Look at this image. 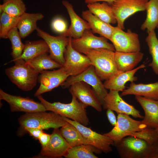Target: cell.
Listing matches in <instances>:
<instances>
[{
	"label": "cell",
	"instance_id": "6da1fadb",
	"mask_svg": "<svg viewBox=\"0 0 158 158\" xmlns=\"http://www.w3.org/2000/svg\"><path fill=\"white\" fill-rule=\"evenodd\" d=\"M20 127L18 131L19 136L25 133V129L28 128H35L42 130L59 128L68 122L63 117L54 112L46 111L25 113L18 119Z\"/></svg>",
	"mask_w": 158,
	"mask_h": 158
},
{
	"label": "cell",
	"instance_id": "7a4b0ae2",
	"mask_svg": "<svg viewBox=\"0 0 158 158\" xmlns=\"http://www.w3.org/2000/svg\"><path fill=\"white\" fill-rule=\"evenodd\" d=\"M72 96L71 101L68 104L59 102L51 103L44 98L42 95L37 97L47 111L53 112L86 126L89 122L86 109L87 107L80 103L75 96Z\"/></svg>",
	"mask_w": 158,
	"mask_h": 158
},
{
	"label": "cell",
	"instance_id": "3957f363",
	"mask_svg": "<svg viewBox=\"0 0 158 158\" xmlns=\"http://www.w3.org/2000/svg\"><path fill=\"white\" fill-rule=\"evenodd\" d=\"M13 66L5 70V73L9 80L22 90H32L37 85L40 73L24 60L14 61Z\"/></svg>",
	"mask_w": 158,
	"mask_h": 158
},
{
	"label": "cell",
	"instance_id": "277c9868",
	"mask_svg": "<svg viewBox=\"0 0 158 158\" xmlns=\"http://www.w3.org/2000/svg\"><path fill=\"white\" fill-rule=\"evenodd\" d=\"M114 52L99 48L90 50L85 54L102 80H108L118 71L115 61Z\"/></svg>",
	"mask_w": 158,
	"mask_h": 158
},
{
	"label": "cell",
	"instance_id": "5b68a950",
	"mask_svg": "<svg viewBox=\"0 0 158 158\" xmlns=\"http://www.w3.org/2000/svg\"><path fill=\"white\" fill-rule=\"evenodd\" d=\"M114 146L121 158H150L152 151L151 144L133 136L114 142Z\"/></svg>",
	"mask_w": 158,
	"mask_h": 158
},
{
	"label": "cell",
	"instance_id": "8992f818",
	"mask_svg": "<svg viewBox=\"0 0 158 158\" xmlns=\"http://www.w3.org/2000/svg\"><path fill=\"white\" fill-rule=\"evenodd\" d=\"M102 81L97 74L94 67L92 65L81 73L69 76L61 86L63 88H66L76 82H84L92 87L102 106L108 92Z\"/></svg>",
	"mask_w": 158,
	"mask_h": 158
},
{
	"label": "cell",
	"instance_id": "52a82bcc",
	"mask_svg": "<svg viewBox=\"0 0 158 158\" xmlns=\"http://www.w3.org/2000/svg\"><path fill=\"white\" fill-rule=\"evenodd\" d=\"M147 127L141 121L134 120L126 114H118L116 125L111 131L103 134L114 142L131 135L135 132L143 130Z\"/></svg>",
	"mask_w": 158,
	"mask_h": 158
},
{
	"label": "cell",
	"instance_id": "ba28073f",
	"mask_svg": "<svg viewBox=\"0 0 158 158\" xmlns=\"http://www.w3.org/2000/svg\"><path fill=\"white\" fill-rule=\"evenodd\" d=\"M149 0H116L110 4L116 20L117 27L123 30L126 19L137 12L145 11Z\"/></svg>",
	"mask_w": 158,
	"mask_h": 158
},
{
	"label": "cell",
	"instance_id": "9c48e42d",
	"mask_svg": "<svg viewBox=\"0 0 158 158\" xmlns=\"http://www.w3.org/2000/svg\"><path fill=\"white\" fill-rule=\"evenodd\" d=\"M93 34L91 29L87 30L80 37L75 39L72 38V47L77 51L85 55L90 50L99 48L115 51L113 44L108 42V39L103 36L97 37Z\"/></svg>",
	"mask_w": 158,
	"mask_h": 158
},
{
	"label": "cell",
	"instance_id": "30bf717a",
	"mask_svg": "<svg viewBox=\"0 0 158 158\" xmlns=\"http://www.w3.org/2000/svg\"><path fill=\"white\" fill-rule=\"evenodd\" d=\"M110 41L115 51L124 52L140 51L138 35L130 30L126 32L118 27H115Z\"/></svg>",
	"mask_w": 158,
	"mask_h": 158
},
{
	"label": "cell",
	"instance_id": "8fae6325",
	"mask_svg": "<svg viewBox=\"0 0 158 158\" xmlns=\"http://www.w3.org/2000/svg\"><path fill=\"white\" fill-rule=\"evenodd\" d=\"M63 117L66 121L73 125L79 130L86 144L92 145L105 153L112 151L111 146L114 145V142L110 138L103 134L97 133L90 128L76 121L66 117Z\"/></svg>",
	"mask_w": 158,
	"mask_h": 158
},
{
	"label": "cell",
	"instance_id": "7c38bea8",
	"mask_svg": "<svg viewBox=\"0 0 158 158\" xmlns=\"http://www.w3.org/2000/svg\"><path fill=\"white\" fill-rule=\"evenodd\" d=\"M69 41L64 54L65 62L63 66L70 76L78 75L92 65L88 57L74 49L71 45L72 38Z\"/></svg>",
	"mask_w": 158,
	"mask_h": 158
},
{
	"label": "cell",
	"instance_id": "4fadbf2b",
	"mask_svg": "<svg viewBox=\"0 0 158 158\" xmlns=\"http://www.w3.org/2000/svg\"><path fill=\"white\" fill-rule=\"evenodd\" d=\"M0 100H4L9 104L12 112H23L25 113L46 111L40 102H36L29 97L11 95L0 89Z\"/></svg>",
	"mask_w": 158,
	"mask_h": 158
},
{
	"label": "cell",
	"instance_id": "5bb4252c",
	"mask_svg": "<svg viewBox=\"0 0 158 158\" xmlns=\"http://www.w3.org/2000/svg\"><path fill=\"white\" fill-rule=\"evenodd\" d=\"M37 35L46 42L49 49V55L54 60L63 66L64 54L69 41V37L60 35L54 36L37 27Z\"/></svg>",
	"mask_w": 158,
	"mask_h": 158
},
{
	"label": "cell",
	"instance_id": "9a60e30c",
	"mask_svg": "<svg viewBox=\"0 0 158 158\" xmlns=\"http://www.w3.org/2000/svg\"><path fill=\"white\" fill-rule=\"evenodd\" d=\"M69 76L63 66L57 70L42 71L38 78L40 85L35 92L34 96L37 97L61 86Z\"/></svg>",
	"mask_w": 158,
	"mask_h": 158
},
{
	"label": "cell",
	"instance_id": "2e32d148",
	"mask_svg": "<svg viewBox=\"0 0 158 158\" xmlns=\"http://www.w3.org/2000/svg\"><path fill=\"white\" fill-rule=\"evenodd\" d=\"M119 91L110 90L104 97L102 105L104 109H110L118 114L131 115L135 118H143L144 116L134 107L124 100Z\"/></svg>",
	"mask_w": 158,
	"mask_h": 158
},
{
	"label": "cell",
	"instance_id": "e0dca14e",
	"mask_svg": "<svg viewBox=\"0 0 158 158\" xmlns=\"http://www.w3.org/2000/svg\"><path fill=\"white\" fill-rule=\"evenodd\" d=\"M90 86L84 82H77L71 85L69 90L71 95L75 96L80 103L101 112L102 110V104Z\"/></svg>",
	"mask_w": 158,
	"mask_h": 158
},
{
	"label": "cell",
	"instance_id": "ac0fdd59",
	"mask_svg": "<svg viewBox=\"0 0 158 158\" xmlns=\"http://www.w3.org/2000/svg\"><path fill=\"white\" fill-rule=\"evenodd\" d=\"M59 128L54 129L49 143L46 147L42 148L38 157L55 158L65 157L71 147Z\"/></svg>",
	"mask_w": 158,
	"mask_h": 158
},
{
	"label": "cell",
	"instance_id": "d6986e66",
	"mask_svg": "<svg viewBox=\"0 0 158 158\" xmlns=\"http://www.w3.org/2000/svg\"><path fill=\"white\" fill-rule=\"evenodd\" d=\"M62 4L67 10L71 22L69 28L63 35L74 39L80 37L85 30L90 29L89 23L76 13L72 5L68 1H63Z\"/></svg>",
	"mask_w": 158,
	"mask_h": 158
},
{
	"label": "cell",
	"instance_id": "ffe728a7",
	"mask_svg": "<svg viewBox=\"0 0 158 158\" xmlns=\"http://www.w3.org/2000/svg\"><path fill=\"white\" fill-rule=\"evenodd\" d=\"M135 98L144 112L142 123L149 128H158V100L140 96H135Z\"/></svg>",
	"mask_w": 158,
	"mask_h": 158
},
{
	"label": "cell",
	"instance_id": "44dd1931",
	"mask_svg": "<svg viewBox=\"0 0 158 158\" xmlns=\"http://www.w3.org/2000/svg\"><path fill=\"white\" fill-rule=\"evenodd\" d=\"M145 65L142 64L133 69L128 71H119L104 83L105 87L107 89L122 92L125 89V85L128 82L135 81L138 80L135 74L139 70L144 68Z\"/></svg>",
	"mask_w": 158,
	"mask_h": 158
},
{
	"label": "cell",
	"instance_id": "7402d4cb",
	"mask_svg": "<svg viewBox=\"0 0 158 158\" xmlns=\"http://www.w3.org/2000/svg\"><path fill=\"white\" fill-rule=\"evenodd\" d=\"M82 16L89 23L93 33H97L110 40L115 27L103 21L88 10L83 11Z\"/></svg>",
	"mask_w": 158,
	"mask_h": 158
},
{
	"label": "cell",
	"instance_id": "603a6c76",
	"mask_svg": "<svg viewBox=\"0 0 158 158\" xmlns=\"http://www.w3.org/2000/svg\"><path fill=\"white\" fill-rule=\"evenodd\" d=\"M129 95L140 96L158 100V82L148 84H136L131 82L129 87L124 90L121 96Z\"/></svg>",
	"mask_w": 158,
	"mask_h": 158
},
{
	"label": "cell",
	"instance_id": "cb8c5ba5",
	"mask_svg": "<svg viewBox=\"0 0 158 158\" xmlns=\"http://www.w3.org/2000/svg\"><path fill=\"white\" fill-rule=\"evenodd\" d=\"M144 54L140 52H124L115 51L114 58L118 71L126 72L134 69L141 61Z\"/></svg>",
	"mask_w": 158,
	"mask_h": 158
},
{
	"label": "cell",
	"instance_id": "d4e9b609",
	"mask_svg": "<svg viewBox=\"0 0 158 158\" xmlns=\"http://www.w3.org/2000/svg\"><path fill=\"white\" fill-rule=\"evenodd\" d=\"M44 18L41 13H24L20 17L17 27L22 38L28 37L37 28L38 21Z\"/></svg>",
	"mask_w": 158,
	"mask_h": 158
},
{
	"label": "cell",
	"instance_id": "484cf974",
	"mask_svg": "<svg viewBox=\"0 0 158 158\" xmlns=\"http://www.w3.org/2000/svg\"><path fill=\"white\" fill-rule=\"evenodd\" d=\"M49 51L48 47L43 40L27 41L21 56L12 62L18 59H22L26 61L42 54L49 53Z\"/></svg>",
	"mask_w": 158,
	"mask_h": 158
},
{
	"label": "cell",
	"instance_id": "4316f807",
	"mask_svg": "<svg viewBox=\"0 0 158 158\" xmlns=\"http://www.w3.org/2000/svg\"><path fill=\"white\" fill-rule=\"evenodd\" d=\"M87 6L90 12L103 21L110 24L117 23L112 8L107 3L96 2L87 4Z\"/></svg>",
	"mask_w": 158,
	"mask_h": 158
},
{
	"label": "cell",
	"instance_id": "83f0119b",
	"mask_svg": "<svg viewBox=\"0 0 158 158\" xmlns=\"http://www.w3.org/2000/svg\"><path fill=\"white\" fill-rule=\"evenodd\" d=\"M146 17L141 26L147 33L155 30L158 25V0H149L146 7Z\"/></svg>",
	"mask_w": 158,
	"mask_h": 158
},
{
	"label": "cell",
	"instance_id": "f1b7e54d",
	"mask_svg": "<svg viewBox=\"0 0 158 158\" xmlns=\"http://www.w3.org/2000/svg\"><path fill=\"white\" fill-rule=\"evenodd\" d=\"M102 152L93 146L83 144L70 147L65 157L66 158H97L95 153L100 154Z\"/></svg>",
	"mask_w": 158,
	"mask_h": 158
},
{
	"label": "cell",
	"instance_id": "f546056e",
	"mask_svg": "<svg viewBox=\"0 0 158 158\" xmlns=\"http://www.w3.org/2000/svg\"><path fill=\"white\" fill-rule=\"evenodd\" d=\"M26 62L40 73L43 71L59 68L63 66L52 59L48 53L42 54Z\"/></svg>",
	"mask_w": 158,
	"mask_h": 158
},
{
	"label": "cell",
	"instance_id": "4dcf8cb0",
	"mask_svg": "<svg viewBox=\"0 0 158 158\" xmlns=\"http://www.w3.org/2000/svg\"><path fill=\"white\" fill-rule=\"evenodd\" d=\"M60 131L71 147L86 144L80 132L73 125L68 122L61 127Z\"/></svg>",
	"mask_w": 158,
	"mask_h": 158
},
{
	"label": "cell",
	"instance_id": "1f68e13d",
	"mask_svg": "<svg viewBox=\"0 0 158 158\" xmlns=\"http://www.w3.org/2000/svg\"><path fill=\"white\" fill-rule=\"evenodd\" d=\"M26 9L23 0H3L0 5V13L4 12L15 17H20L25 12Z\"/></svg>",
	"mask_w": 158,
	"mask_h": 158
},
{
	"label": "cell",
	"instance_id": "d6a6232c",
	"mask_svg": "<svg viewBox=\"0 0 158 158\" xmlns=\"http://www.w3.org/2000/svg\"><path fill=\"white\" fill-rule=\"evenodd\" d=\"M148 34L145 40L152 57V62L148 65L151 67L154 73L158 75V39L155 30Z\"/></svg>",
	"mask_w": 158,
	"mask_h": 158
},
{
	"label": "cell",
	"instance_id": "836d02e7",
	"mask_svg": "<svg viewBox=\"0 0 158 158\" xmlns=\"http://www.w3.org/2000/svg\"><path fill=\"white\" fill-rule=\"evenodd\" d=\"M8 38L10 40L12 46L11 55L13 59L10 62H11L21 56L24 48L25 44L21 41L22 38L17 27L9 32L8 35Z\"/></svg>",
	"mask_w": 158,
	"mask_h": 158
},
{
	"label": "cell",
	"instance_id": "e575fe53",
	"mask_svg": "<svg viewBox=\"0 0 158 158\" xmlns=\"http://www.w3.org/2000/svg\"><path fill=\"white\" fill-rule=\"evenodd\" d=\"M20 17L12 16L4 12L0 13V38H8V35L9 32L17 27Z\"/></svg>",
	"mask_w": 158,
	"mask_h": 158
},
{
	"label": "cell",
	"instance_id": "d590c367",
	"mask_svg": "<svg viewBox=\"0 0 158 158\" xmlns=\"http://www.w3.org/2000/svg\"><path fill=\"white\" fill-rule=\"evenodd\" d=\"M51 27L54 31L61 35H63L68 29L66 21L59 17L54 18L52 20L51 23Z\"/></svg>",
	"mask_w": 158,
	"mask_h": 158
},
{
	"label": "cell",
	"instance_id": "8d00e7d4",
	"mask_svg": "<svg viewBox=\"0 0 158 158\" xmlns=\"http://www.w3.org/2000/svg\"><path fill=\"white\" fill-rule=\"evenodd\" d=\"M51 138V134L44 133V131L40 135L38 140L42 147H46L49 143Z\"/></svg>",
	"mask_w": 158,
	"mask_h": 158
},
{
	"label": "cell",
	"instance_id": "74e56055",
	"mask_svg": "<svg viewBox=\"0 0 158 158\" xmlns=\"http://www.w3.org/2000/svg\"><path fill=\"white\" fill-rule=\"evenodd\" d=\"M43 132L42 129L35 128H28L25 130V133H28L31 136L37 140Z\"/></svg>",
	"mask_w": 158,
	"mask_h": 158
},
{
	"label": "cell",
	"instance_id": "f35d334b",
	"mask_svg": "<svg viewBox=\"0 0 158 158\" xmlns=\"http://www.w3.org/2000/svg\"><path fill=\"white\" fill-rule=\"evenodd\" d=\"M151 145L152 151L150 158H158V136Z\"/></svg>",
	"mask_w": 158,
	"mask_h": 158
},
{
	"label": "cell",
	"instance_id": "ab89813d",
	"mask_svg": "<svg viewBox=\"0 0 158 158\" xmlns=\"http://www.w3.org/2000/svg\"><path fill=\"white\" fill-rule=\"evenodd\" d=\"M106 115L110 123L112 126H114L117 123V118L113 111L109 109H107Z\"/></svg>",
	"mask_w": 158,
	"mask_h": 158
},
{
	"label": "cell",
	"instance_id": "60d3db41",
	"mask_svg": "<svg viewBox=\"0 0 158 158\" xmlns=\"http://www.w3.org/2000/svg\"><path fill=\"white\" fill-rule=\"evenodd\" d=\"M116 0H85V2L87 4L102 1L107 3L109 4L112 3Z\"/></svg>",
	"mask_w": 158,
	"mask_h": 158
},
{
	"label": "cell",
	"instance_id": "b9f144b4",
	"mask_svg": "<svg viewBox=\"0 0 158 158\" xmlns=\"http://www.w3.org/2000/svg\"><path fill=\"white\" fill-rule=\"evenodd\" d=\"M154 131L156 135L158 136V128L155 129H154Z\"/></svg>",
	"mask_w": 158,
	"mask_h": 158
},
{
	"label": "cell",
	"instance_id": "7bdbcfd3",
	"mask_svg": "<svg viewBox=\"0 0 158 158\" xmlns=\"http://www.w3.org/2000/svg\"><path fill=\"white\" fill-rule=\"evenodd\" d=\"M158 29V25H157V27Z\"/></svg>",
	"mask_w": 158,
	"mask_h": 158
}]
</instances>
